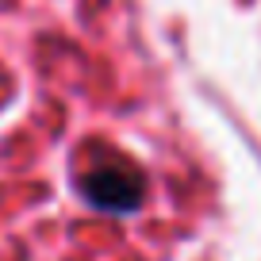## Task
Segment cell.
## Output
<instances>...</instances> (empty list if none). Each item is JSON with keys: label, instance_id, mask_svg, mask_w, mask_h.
Returning a JSON list of instances; mask_svg holds the SVG:
<instances>
[{"label": "cell", "instance_id": "6da1fadb", "mask_svg": "<svg viewBox=\"0 0 261 261\" xmlns=\"http://www.w3.org/2000/svg\"><path fill=\"white\" fill-rule=\"evenodd\" d=\"M81 192L100 212H135L142 204L146 185H142L139 173L123 169V165H104V169H92L81 180Z\"/></svg>", "mask_w": 261, "mask_h": 261}]
</instances>
